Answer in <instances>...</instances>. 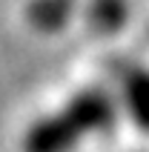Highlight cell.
Wrapping results in <instances>:
<instances>
[{
  "instance_id": "6da1fadb",
  "label": "cell",
  "mask_w": 149,
  "mask_h": 152,
  "mask_svg": "<svg viewBox=\"0 0 149 152\" xmlns=\"http://www.w3.org/2000/svg\"><path fill=\"white\" fill-rule=\"evenodd\" d=\"M121 103L109 89L89 86L72 95L63 109L34 121L23 135V152H72L89 135L112 132Z\"/></svg>"
},
{
  "instance_id": "7a4b0ae2",
  "label": "cell",
  "mask_w": 149,
  "mask_h": 152,
  "mask_svg": "<svg viewBox=\"0 0 149 152\" xmlns=\"http://www.w3.org/2000/svg\"><path fill=\"white\" fill-rule=\"evenodd\" d=\"M121 103L126 115L138 129L149 132V69L132 66L123 72V86H121Z\"/></svg>"
},
{
  "instance_id": "3957f363",
  "label": "cell",
  "mask_w": 149,
  "mask_h": 152,
  "mask_svg": "<svg viewBox=\"0 0 149 152\" xmlns=\"http://www.w3.org/2000/svg\"><path fill=\"white\" fill-rule=\"evenodd\" d=\"M77 12V0H29L26 20L37 32H60Z\"/></svg>"
},
{
  "instance_id": "277c9868",
  "label": "cell",
  "mask_w": 149,
  "mask_h": 152,
  "mask_svg": "<svg viewBox=\"0 0 149 152\" xmlns=\"http://www.w3.org/2000/svg\"><path fill=\"white\" fill-rule=\"evenodd\" d=\"M126 12H129L126 0H92L89 3V23L100 34L115 32L126 20Z\"/></svg>"
}]
</instances>
